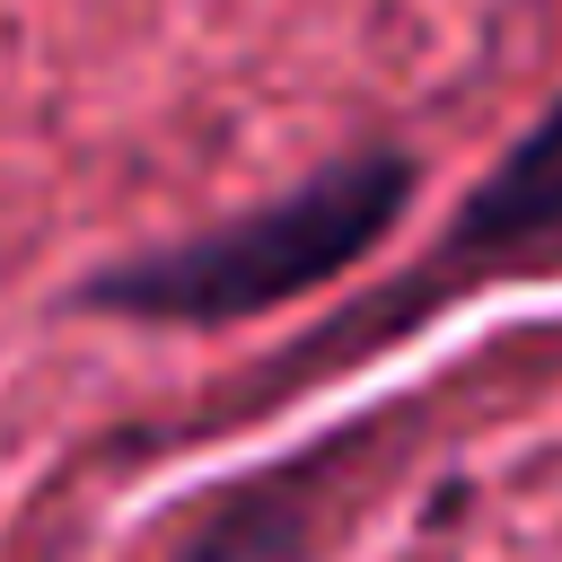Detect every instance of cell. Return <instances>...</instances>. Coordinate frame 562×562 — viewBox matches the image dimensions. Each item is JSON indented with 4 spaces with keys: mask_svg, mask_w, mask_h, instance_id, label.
Here are the masks:
<instances>
[{
    "mask_svg": "<svg viewBox=\"0 0 562 562\" xmlns=\"http://www.w3.org/2000/svg\"><path fill=\"white\" fill-rule=\"evenodd\" d=\"M404 202H413V158L351 149L263 211H237L202 237L88 272L79 299L105 316H149V325H237V316H263V307L334 281L351 255H369L404 220Z\"/></svg>",
    "mask_w": 562,
    "mask_h": 562,
    "instance_id": "cell-1",
    "label": "cell"
},
{
    "mask_svg": "<svg viewBox=\"0 0 562 562\" xmlns=\"http://www.w3.org/2000/svg\"><path fill=\"white\" fill-rule=\"evenodd\" d=\"M536 237H562V97L518 132V149L465 193V211L448 228L457 255H509Z\"/></svg>",
    "mask_w": 562,
    "mask_h": 562,
    "instance_id": "cell-2",
    "label": "cell"
}]
</instances>
